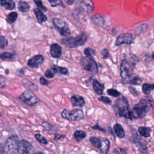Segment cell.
<instances>
[{
    "mask_svg": "<svg viewBox=\"0 0 154 154\" xmlns=\"http://www.w3.org/2000/svg\"><path fill=\"white\" fill-rule=\"evenodd\" d=\"M4 153V149L2 147H1V154H3Z\"/></svg>",
    "mask_w": 154,
    "mask_h": 154,
    "instance_id": "f6af8a7d",
    "label": "cell"
},
{
    "mask_svg": "<svg viewBox=\"0 0 154 154\" xmlns=\"http://www.w3.org/2000/svg\"><path fill=\"white\" fill-rule=\"evenodd\" d=\"M134 41L133 36L130 33H124L119 35L116 41L115 45L117 46H120L122 44L131 45Z\"/></svg>",
    "mask_w": 154,
    "mask_h": 154,
    "instance_id": "8fae6325",
    "label": "cell"
},
{
    "mask_svg": "<svg viewBox=\"0 0 154 154\" xmlns=\"http://www.w3.org/2000/svg\"><path fill=\"white\" fill-rule=\"evenodd\" d=\"M114 106L116 112L120 117H123L131 120L135 119L132 109L130 108L128 100L125 97L123 96H120L116 100Z\"/></svg>",
    "mask_w": 154,
    "mask_h": 154,
    "instance_id": "6da1fadb",
    "label": "cell"
},
{
    "mask_svg": "<svg viewBox=\"0 0 154 154\" xmlns=\"http://www.w3.org/2000/svg\"><path fill=\"white\" fill-rule=\"evenodd\" d=\"M50 54L51 55L55 58L60 57L62 54V48L57 43H53L50 47Z\"/></svg>",
    "mask_w": 154,
    "mask_h": 154,
    "instance_id": "9a60e30c",
    "label": "cell"
},
{
    "mask_svg": "<svg viewBox=\"0 0 154 154\" xmlns=\"http://www.w3.org/2000/svg\"><path fill=\"white\" fill-rule=\"evenodd\" d=\"M34 2L36 4V5H37L38 8L41 9V10H43V11H47L46 7H45L43 5V2H42V1H34Z\"/></svg>",
    "mask_w": 154,
    "mask_h": 154,
    "instance_id": "8d00e7d4",
    "label": "cell"
},
{
    "mask_svg": "<svg viewBox=\"0 0 154 154\" xmlns=\"http://www.w3.org/2000/svg\"><path fill=\"white\" fill-rule=\"evenodd\" d=\"M35 138L40 143H42V144H46L48 143V141H47L46 139L44 137H43L41 134H36L35 135Z\"/></svg>",
    "mask_w": 154,
    "mask_h": 154,
    "instance_id": "e575fe53",
    "label": "cell"
},
{
    "mask_svg": "<svg viewBox=\"0 0 154 154\" xmlns=\"http://www.w3.org/2000/svg\"><path fill=\"white\" fill-rule=\"evenodd\" d=\"M98 99L100 101H101L106 104H111V99H109L108 97H106V96H100L98 98Z\"/></svg>",
    "mask_w": 154,
    "mask_h": 154,
    "instance_id": "d590c367",
    "label": "cell"
},
{
    "mask_svg": "<svg viewBox=\"0 0 154 154\" xmlns=\"http://www.w3.org/2000/svg\"><path fill=\"white\" fill-rule=\"evenodd\" d=\"M51 69L54 73H58L64 75H67L69 74L68 69L64 67H61L57 65H53L51 67Z\"/></svg>",
    "mask_w": 154,
    "mask_h": 154,
    "instance_id": "44dd1931",
    "label": "cell"
},
{
    "mask_svg": "<svg viewBox=\"0 0 154 154\" xmlns=\"http://www.w3.org/2000/svg\"><path fill=\"white\" fill-rule=\"evenodd\" d=\"M133 67L132 64L126 59L122 60L120 65V76L123 81L129 79L132 73Z\"/></svg>",
    "mask_w": 154,
    "mask_h": 154,
    "instance_id": "9c48e42d",
    "label": "cell"
},
{
    "mask_svg": "<svg viewBox=\"0 0 154 154\" xmlns=\"http://www.w3.org/2000/svg\"><path fill=\"white\" fill-rule=\"evenodd\" d=\"M140 134L145 138L149 137L150 135V129L146 126H140L138 129Z\"/></svg>",
    "mask_w": 154,
    "mask_h": 154,
    "instance_id": "cb8c5ba5",
    "label": "cell"
},
{
    "mask_svg": "<svg viewBox=\"0 0 154 154\" xmlns=\"http://www.w3.org/2000/svg\"><path fill=\"white\" fill-rule=\"evenodd\" d=\"M82 67L86 71L96 74L98 72V67L96 62L91 58L88 57H84L80 61Z\"/></svg>",
    "mask_w": 154,
    "mask_h": 154,
    "instance_id": "8992f818",
    "label": "cell"
},
{
    "mask_svg": "<svg viewBox=\"0 0 154 154\" xmlns=\"http://www.w3.org/2000/svg\"><path fill=\"white\" fill-rule=\"evenodd\" d=\"M150 110V106L148 102L145 99H141L136 103L132 109L135 119H142L145 117Z\"/></svg>",
    "mask_w": 154,
    "mask_h": 154,
    "instance_id": "3957f363",
    "label": "cell"
},
{
    "mask_svg": "<svg viewBox=\"0 0 154 154\" xmlns=\"http://www.w3.org/2000/svg\"><path fill=\"white\" fill-rule=\"evenodd\" d=\"M100 55H102V58L103 59H106V58H109V51L108 50L106 49V48H104L103 49L101 52H100Z\"/></svg>",
    "mask_w": 154,
    "mask_h": 154,
    "instance_id": "74e56055",
    "label": "cell"
},
{
    "mask_svg": "<svg viewBox=\"0 0 154 154\" xmlns=\"http://www.w3.org/2000/svg\"><path fill=\"white\" fill-rule=\"evenodd\" d=\"M113 129H114L115 134H116V135L118 137L122 138L125 137V131L120 124L116 123L113 126Z\"/></svg>",
    "mask_w": 154,
    "mask_h": 154,
    "instance_id": "ffe728a7",
    "label": "cell"
},
{
    "mask_svg": "<svg viewBox=\"0 0 154 154\" xmlns=\"http://www.w3.org/2000/svg\"><path fill=\"white\" fill-rule=\"evenodd\" d=\"M61 117L69 121H79L84 119V114L83 111L80 109L72 111L64 109L61 112Z\"/></svg>",
    "mask_w": 154,
    "mask_h": 154,
    "instance_id": "5b68a950",
    "label": "cell"
},
{
    "mask_svg": "<svg viewBox=\"0 0 154 154\" xmlns=\"http://www.w3.org/2000/svg\"><path fill=\"white\" fill-rule=\"evenodd\" d=\"M73 136H74V138L77 141H80V140H82V139L85 138V137H86V134L83 131L78 130L74 132Z\"/></svg>",
    "mask_w": 154,
    "mask_h": 154,
    "instance_id": "f1b7e54d",
    "label": "cell"
},
{
    "mask_svg": "<svg viewBox=\"0 0 154 154\" xmlns=\"http://www.w3.org/2000/svg\"><path fill=\"white\" fill-rule=\"evenodd\" d=\"M90 142L96 148L100 149L101 146H102V138H98V137H91L90 139Z\"/></svg>",
    "mask_w": 154,
    "mask_h": 154,
    "instance_id": "484cf974",
    "label": "cell"
},
{
    "mask_svg": "<svg viewBox=\"0 0 154 154\" xmlns=\"http://www.w3.org/2000/svg\"><path fill=\"white\" fill-rule=\"evenodd\" d=\"M84 54L85 55V56L88 57H92L93 56H94L95 55V51L90 48H86L84 49Z\"/></svg>",
    "mask_w": 154,
    "mask_h": 154,
    "instance_id": "1f68e13d",
    "label": "cell"
},
{
    "mask_svg": "<svg viewBox=\"0 0 154 154\" xmlns=\"http://www.w3.org/2000/svg\"><path fill=\"white\" fill-rule=\"evenodd\" d=\"M54 72L49 69H48L45 72V76L48 78H52L54 77Z\"/></svg>",
    "mask_w": 154,
    "mask_h": 154,
    "instance_id": "ab89813d",
    "label": "cell"
},
{
    "mask_svg": "<svg viewBox=\"0 0 154 154\" xmlns=\"http://www.w3.org/2000/svg\"><path fill=\"white\" fill-rule=\"evenodd\" d=\"M34 13L35 15L37 21L40 23H42L47 20V19H48L47 16L43 13V11L40 9H39L38 8H35L34 10Z\"/></svg>",
    "mask_w": 154,
    "mask_h": 154,
    "instance_id": "e0dca14e",
    "label": "cell"
},
{
    "mask_svg": "<svg viewBox=\"0 0 154 154\" xmlns=\"http://www.w3.org/2000/svg\"><path fill=\"white\" fill-rule=\"evenodd\" d=\"M44 60L45 58L42 55H35L28 61L27 65L31 68H37L44 62Z\"/></svg>",
    "mask_w": 154,
    "mask_h": 154,
    "instance_id": "4fadbf2b",
    "label": "cell"
},
{
    "mask_svg": "<svg viewBox=\"0 0 154 154\" xmlns=\"http://www.w3.org/2000/svg\"><path fill=\"white\" fill-rule=\"evenodd\" d=\"M70 101L72 105L75 107H82L85 104V102L84 97L78 94L72 95L70 97Z\"/></svg>",
    "mask_w": 154,
    "mask_h": 154,
    "instance_id": "5bb4252c",
    "label": "cell"
},
{
    "mask_svg": "<svg viewBox=\"0 0 154 154\" xmlns=\"http://www.w3.org/2000/svg\"><path fill=\"white\" fill-rule=\"evenodd\" d=\"M19 99L29 106H32L39 102V99L30 90H25L19 96Z\"/></svg>",
    "mask_w": 154,
    "mask_h": 154,
    "instance_id": "ba28073f",
    "label": "cell"
},
{
    "mask_svg": "<svg viewBox=\"0 0 154 154\" xmlns=\"http://www.w3.org/2000/svg\"><path fill=\"white\" fill-rule=\"evenodd\" d=\"M35 154H43V153H42L41 152H37V153H35Z\"/></svg>",
    "mask_w": 154,
    "mask_h": 154,
    "instance_id": "7dc6e473",
    "label": "cell"
},
{
    "mask_svg": "<svg viewBox=\"0 0 154 154\" xmlns=\"http://www.w3.org/2000/svg\"><path fill=\"white\" fill-rule=\"evenodd\" d=\"M52 7H57L59 5H63V2L61 1H57V0H53V1H49Z\"/></svg>",
    "mask_w": 154,
    "mask_h": 154,
    "instance_id": "f35d334b",
    "label": "cell"
},
{
    "mask_svg": "<svg viewBox=\"0 0 154 154\" xmlns=\"http://www.w3.org/2000/svg\"><path fill=\"white\" fill-rule=\"evenodd\" d=\"M141 82H142V79L138 76L134 77V78L130 79L129 81V84H132V85H140L141 84Z\"/></svg>",
    "mask_w": 154,
    "mask_h": 154,
    "instance_id": "4dcf8cb0",
    "label": "cell"
},
{
    "mask_svg": "<svg viewBox=\"0 0 154 154\" xmlns=\"http://www.w3.org/2000/svg\"><path fill=\"white\" fill-rule=\"evenodd\" d=\"M91 20L94 24L98 26H102L105 23V20L103 18L98 14L92 16L91 17Z\"/></svg>",
    "mask_w": 154,
    "mask_h": 154,
    "instance_id": "d6986e66",
    "label": "cell"
},
{
    "mask_svg": "<svg viewBox=\"0 0 154 154\" xmlns=\"http://www.w3.org/2000/svg\"><path fill=\"white\" fill-rule=\"evenodd\" d=\"M88 39L87 35L84 32H81L75 37H70L61 40V43L70 48H76L84 45Z\"/></svg>",
    "mask_w": 154,
    "mask_h": 154,
    "instance_id": "7a4b0ae2",
    "label": "cell"
},
{
    "mask_svg": "<svg viewBox=\"0 0 154 154\" xmlns=\"http://www.w3.org/2000/svg\"><path fill=\"white\" fill-rule=\"evenodd\" d=\"M30 6L29 4L23 1H20L18 2V9L22 13H26L29 10Z\"/></svg>",
    "mask_w": 154,
    "mask_h": 154,
    "instance_id": "603a6c76",
    "label": "cell"
},
{
    "mask_svg": "<svg viewBox=\"0 0 154 154\" xmlns=\"http://www.w3.org/2000/svg\"><path fill=\"white\" fill-rule=\"evenodd\" d=\"M79 10L85 13H90L93 11L94 5V3L91 1L89 0H83L79 2Z\"/></svg>",
    "mask_w": 154,
    "mask_h": 154,
    "instance_id": "7c38bea8",
    "label": "cell"
},
{
    "mask_svg": "<svg viewBox=\"0 0 154 154\" xmlns=\"http://www.w3.org/2000/svg\"><path fill=\"white\" fill-rule=\"evenodd\" d=\"M39 81H40V83L42 84V85H46L48 86V84H49V82L45 78H44L43 76H41L39 79Z\"/></svg>",
    "mask_w": 154,
    "mask_h": 154,
    "instance_id": "60d3db41",
    "label": "cell"
},
{
    "mask_svg": "<svg viewBox=\"0 0 154 154\" xmlns=\"http://www.w3.org/2000/svg\"><path fill=\"white\" fill-rule=\"evenodd\" d=\"M152 59L154 60V51L153 52V53H152Z\"/></svg>",
    "mask_w": 154,
    "mask_h": 154,
    "instance_id": "bcb514c9",
    "label": "cell"
},
{
    "mask_svg": "<svg viewBox=\"0 0 154 154\" xmlns=\"http://www.w3.org/2000/svg\"><path fill=\"white\" fill-rule=\"evenodd\" d=\"M93 88L95 93L97 95H101L103 93L104 89V84L99 82L98 81L94 79L93 81Z\"/></svg>",
    "mask_w": 154,
    "mask_h": 154,
    "instance_id": "ac0fdd59",
    "label": "cell"
},
{
    "mask_svg": "<svg viewBox=\"0 0 154 154\" xmlns=\"http://www.w3.org/2000/svg\"><path fill=\"white\" fill-rule=\"evenodd\" d=\"M19 138L16 135H11L6 141L4 151L7 154H17L19 143Z\"/></svg>",
    "mask_w": 154,
    "mask_h": 154,
    "instance_id": "277c9868",
    "label": "cell"
},
{
    "mask_svg": "<svg viewBox=\"0 0 154 154\" xmlns=\"http://www.w3.org/2000/svg\"><path fill=\"white\" fill-rule=\"evenodd\" d=\"M8 46V41L5 38V37L3 35L0 36V48L3 49L5 48Z\"/></svg>",
    "mask_w": 154,
    "mask_h": 154,
    "instance_id": "d6a6232c",
    "label": "cell"
},
{
    "mask_svg": "<svg viewBox=\"0 0 154 154\" xmlns=\"http://www.w3.org/2000/svg\"><path fill=\"white\" fill-rule=\"evenodd\" d=\"M65 2L68 4V5H72L75 2V1H70V0H66Z\"/></svg>",
    "mask_w": 154,
    "mask_h": 154,
    "instance_id": "ee69618b",
    "label": "cell"
},
{
    "mask_svg": "<svg viewBox=\"0 0 154 154\" xmlns=\"http://www.w3.org/2000/svg\"><path fill=\"white\" fill-rule=\"evenodd\" d=\"M17 17H18V14L16 12H14V11L11 12L7 16V22L10 24L13 23L16 20Z\"/></svg>",
    "mask_w": 154,
    "mask_h": 154,
    "instance_id": "4316f807",
    "label": "cell"
},
{
    "mask_svg": "<svg viewBox=\"0 0 154 154\" xmlns=\"http://www.w3.org/2000/svg\"><path fill=\"white\" fill-rule=\"evenodd\" d=\"M107 93L109 95L112 96L113 97H119L121 94L119 91H118L117 90L114 89V88H109V89H108L107 90Z\"/></svg>",
    "mask_w": 154,
    "mask_h": 154,
    "instance_id": "836d02e7",
    "label": "cell"
},
{
    "mask_svg": "<svg viewBox=\"0 0 154 154\" xmlns=\"http://www.w3.org/2000/svg\"><path fill=\"white\" fill-rule=\"evenodd\" d=\"M15 55L14 53L5 52L1 54L0 57L2 60H13L15 58Z\"/></svg>",
    "mask_w": 154,
    "mask_h": 154,
    "instance_id": "f546056e",
    "label": "cell"
},
{
    "mask_svg": "<svg viewBox=\"0 0 154 154\" xmlns=\"http://www.w3.org/2000/svg\"><path fill=\"white\" fill-rule=\"evenodd\" d=\"M0 81H1V87L3 88L6 84V79H5V78L3 77V76H1V79H0Z\"/></svg>",
    "mask_w": 154,
    "mask_h": 154,
    "instance_id": "7bdbcfd3",
    "label": "cell"
},
{
    "mask_svg": "<svg viewBox=\"0 0 154 154\" xmlns=\"http://www.w3.org/2000/svg\"><path fill=\"white\" fill-rule=\"evenodd\" d=\"M34 149L32 144L26 140L19 141L17 154H33Z\"/></svg>",
    "mask_w": 154,
    "mask_h": 154,
    "instance_id": "30bf717a",
    "label": "cell"
},
{
    "mask_svg": "<svg viewBox=\"0 0 154 154\" xmlns=\"http://www.w3.org/2000/svg\"><path fill=\"white\" fill-rule=\"evenodd\" d=\"M53 23L60 34L63 36H69L70 35L71 31L67 23L63 19L59 18H54L52 19Z\"/></svg>",
    "mask_w": 154,
    "mask_h": 154,
    "instance_id": "52a82bcc",
    "label": "cell"
},
{
    "mask_svg": "<svg viewBox=\"0 0 154 154\" xmlns=\"http://www.w3.org/2000/svg\"><path fill=\"white\" fill-rule=\"evenodd\" d=\"M1 5L4 7L5 9L12 10L15 8V3L12 0H7V1H1Z\"/></svg>",
    "mask_w": 154,
    "mask_h": 154,
    "instance_id": "7402d4cb",
    "label": "cell"
},
{
    "mask_svg": "<svg viewBox=\"0 0 154 154\" xmlns=\"http://www.w3.org/2000/svg\"><path fill=\"white\" fill-rule=\"evenodd\" d=\"M142 90L143 92L148 95L150 94V93L154 90V84H149V83H144L142 85Z\"/></svg>",
    "mask_w": 154,
    "mask_h": 154,
    "instance_id": "d4e9b609",
    "label": "cell"
},
{
    "mask_svg": "<svg viewBox=\"0 0 154 154\" xmlns=\"http://www.w3.org/2000/svg\"><path fill=\"white\" fill-rule=\"evenodd\" d=\"M136 139H135V143L137 144L138 147L139 149L141 150L142 154H148L147 152V147L146 145V143L144 140L140 138L138 135L136 136Z\"/></svg>",
    "mask_w": 154,
    "mask_h": 154,
    "instance_id": "2e32d148",
    "label": "cell"
},
{
    "mask_svg": "<svg viewBox=\"0 0 154 154\" xmlns=\"http://www.w3.org/2000/svg\"><path fill=\"white\" fill-rule=\"evenodd\" d=\"M109 148V141L108 139L102 138V146L100 147V150L103 152L107 153L108 151V149Z\"/></svg>",
    "mask_w": 154,
    "mask_h": 154,
    "instance_id": "83f0119b",
    "label": "cell"
},
{
    "mask_svg": "<svg viewBox=\"0 0 154 154\" xmlns=\"http://www.w3.org/2000/svg\"><path fill=\"white\" fill-rule=\"evenodd\" d=\"M129 89L130 92H131V93H132L134 95L137 96V95H138V94H139L138 91L135 88H134V87H130L129 88Z\"/></svg>",
    "mask_w": 154,
    "mask_h": 154,
    "instance_id": "b9f144b4",
    "label": "cell"
}]
</instances>
